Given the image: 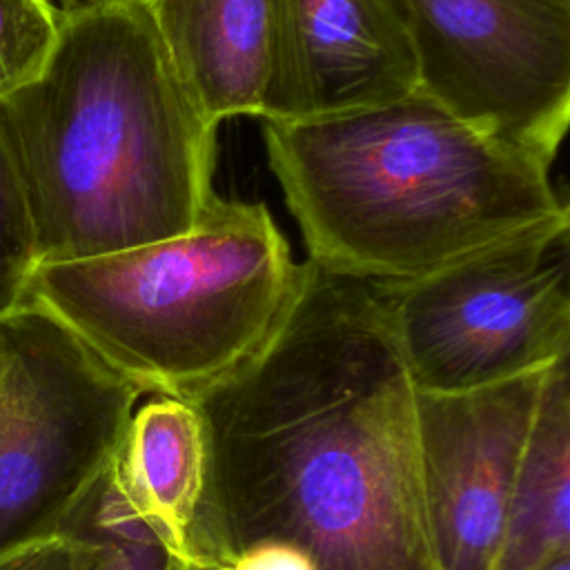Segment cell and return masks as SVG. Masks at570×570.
Returning <instances> with one entry per match:
<instances>
[{
    "mask_svg": "<svg viewBox=\"0 0 570 570\" xmlns=\"http://www.w3.org/2000/svg\"><path fill=\"white\" fill-rule=\"evenodd\" d=\"M198 410L205 568L283 541L316 570H439L419 390L374 281L303 261L272 336Z\"/></svg>",
    "mask_w": 570,
    "mask_h": 570,
    "instance_id": "6da1fadb",
    "label": "cell"
},
{
    "mask_svg": "<svg viewBox=\"0 0 570 570\" xmlns=\"http://www.w3.org/2000/svg\"><path fill=\"white\" fill-rule=\"evenodd\" d=\"M40 263L180 236L216 196V127L138 0L62 11L42 71L0 100Z\"/></svg>",
    "mask_w": 570,
    "mask_h": 570,
    "instance_id": "7a4b0ae2",
    "label": "cell"
},
{
    "mask_svg": "<svg viewBox=\"0 0 570 570\" xmlns=\"http://www.w3.org/2000/svg\"><path fill=\"white\" fill-rule=\"evenodd\" d=\"M267 163L316 265L428 274L568 207L550 167L414 91L352 114L263 120Z\"/></svg>",
    "mask_w": 570,
    "mask_h": 570,
    "instance_id": "3957f363",
    "label": "cell"
},
{
    "mask_svg": "<svg viewBox=\"0 0 570 570\" xmlns=\"http://www.w3.org/2000/svg\"><path fill=\"white\" fill-rule=\"evenodd\" d=\"M298 274L263 203L216 194L180 236L40 263L27 301L145 394L198 405L265 345Z\"/></svg>",
    "mask_w": 570,
    "mask_h": 570,
    "instance_id": "277c9868",
    "label": "cell"
},
{
    "mask_svg": "<svg viewBox=\"0 0 570 570\" xmlns=\"http://www.w3.org/2000/svg\"><path fill=\"white\" fill-rule=\"evenodd\" d=\"M145 396L42 305L0 318V557L62 534Z\"/></svg>",
    "mask_w": 570,
    "mask_h": 570,
    "instance_id": "5b68a950",
    "label": "cell"
},
{
    "mask_svg": "<svg viewBox=\"0 0 570 570\" xmlns=\"http://www.w3.org/2000/svg\"><path fill=\"white\" fill-rule=\"evenodd\" d=\"M568 225H528L428 274L374 281L419 392H465L570 356Z\"/></svg>",
    "mask_w": 570,
    "mask_h": 570,
    "instance_id": "8992f818",
    "label": "cell"
},
{
    "mask_svg": "<svg viewBox=\"0 0 570 570\" xmlns=\"http://www.w3.org/2000/svg\"><path fill=\"white\" fill-rule=\"evenodd\" d=\"M416 91L552 165L570 116V0H401Z\"/></svg>",
    "mask_w": 570,
    "mask_h": 570,
    "instance_id": "52a82bcc",
    "label": "cell"
},
{
    "mask_svg": "<svg viewBox=\"0 0 570 570\" xmlns=\"http://www.w3.org/2000/svg\"><path fill=\"white\" fill-rule=\"evenodd\" d=\"M548 370L465 392H419L425 501L439 570L497 568Z\"/></svg>",
    "mask_w": 570,
    "mask_h": 570,
    "instance_id": "ba28073f",
    "label": "cell"
},
{
    "mask_svg": "<svg viewBox=\"0 0 570 570\" xmlns=\"http://www.w3.org/2000/svg\"><path fill=\"white\" fill-rule=\"evenodd\" d=\"M414 91L401 0H269L263 120H318Z\"/></svg>",
    "mask_w": 570,
    "mask_h": 570,
    "instance_id": "9c48e42d",
    "label": "cell"
},
{
    "mask_svg": "<svg viewBox=\"0 0 570 570\" xmlns=\"http://www.w3.org/2000/svg\"><path fill=\"white\" fill-rule=\"evenodd\" d=\"M205 479L207 443L198 405L147 394L125 428L109 481L125 510L185 570L205 568L198 552Z\"/></svg>",
    "mask_w": 570,
    "mask_h": 570,
    "instance_id": "30bf717a",
    "label": "cell"
},
{
    "mask_svg": "<svg viewBox=\"0 0 570 570\" xmlns=\"http://www.w3.org/2000/svg\"><path fill=\"white\" fill-rule=\"evenodd\" d=\"M178 82L218 129L263 114L269 67V0H138Z\"/></svg>",
    "mask_w": 570,
    "mask_h": 570,
    "instance_id": "8fae6325",
    "label": "cell"
},
{
    "mask_svg": "<svg viewBox=\"0 0 570 570\" xmlns=\"http://www.w3.org/2000/svg\"><path fill=\"white\" fill-rule=\"evenodd\" d=\"M570 554L568 356L552 363L505 519L494 570H543Z\"/></svg>",
    "mask_w": 570,
    "mask_h": 570,
    "instance_id": "7c38bea8",
    "label": "cell"
},
{
    "mask_svg": "<svg viewBox=\"0 0 570 570\" xmlns=\"http://www.w3.org/2000/svg\"><path fill=\"white\" fill-rule=\"evenodd\" d=\"M62 534L76 543L78 570H185L125 510L109 472Z\"/></svg>",
    "mask_w": 570,
    "mask_h": 570,
    "instance_id": "4fadbf2b",
    "label": "cell"
},
{
    "mask_svg": "<svg viewBox=\"0 0 570 570\" xmlns=\"http://www.w3.org/2000/svg\"><path fill=\"white\" fill-rule=\"evenodd\" d=\"M38 265L27 196L0 120V318L27 303Z\"/></svg>",
    "mask_w": 570,
    "mask_h": 570,
    "instance_id": "5bb4252c",
    "label": "cell"
},
{
    "mask_svg": "<svg viewBox=\"0 0 570 570\" xmlns=\"http://www.w3.org/2000/svg\"><path fill=\"white\" fill-rule=\"evenodd\" d=\"M62 11L51 0H0V100L47 65Z\"/></svg>",
    "mask_w": 570,
    "mask_h": 570,
    "instance_id": "9a60e30c",
    "label": "cell"
},
{
    "mask_svg": "<svg viewBox=\"0 0 570 570\" xmlns=\"http://www.w3.org/2000/svg\"><path fill=\"white\" fill-rule=\"evenodd\" d=\"M0 570H78L76 543L60 534L0 557Z\"/></svg>",
    "mask_w": 570,
    "mask_h": 570,
    "instance_id": "2e32d148",
    "label": "cell"
},
{
    "mask_svg": "<svg viewBox=\"0 0 570 570\" xmlns=\"http://www.w3.org/2000/svg\"><path fill=\"white\" fill-rule=\"evenodd\" d=\"M223 568L227 570H316L312 559L292 543L258 541L232 554Z\"/></svg>",
    "mask_w": 570,
    "mask_h": 570,
    "instance_id": "e0dca14e",
    "label": "cell"
},
{
    "mask_svg": "<svg viewBox=\"0 0 570 570\" xmlns=\"http://www.w3.org/2000/svg\"><path fill=\"white\" fill-rule=\"evenodd\" d=\"M60 11H76V9H85V7H94V4H102V2H111V0H51Z\"/></svg>",
    "mask_w": 570,
    "mask_h": 570,
    "instance_id": "ac0fdd59",
    "label": "cell"
},
{
    "mask_svg": "<svg viewBox=\"0 0 570 570\" xmlns=\"http://www.w3.org/2000/svg\"><path fill=\"white\" fill-rule=\"evenodd\" d=\"M543 570H570V554L554 559V561L548 563Z\"/></svg>",
    "mask_w": 570,
    "mask_h": 570,
    "instance_id": "d6986e66",
    "label": "cell"
},
{
    "mask_svg": "<svg viewBox=\"0 0 570 570\" xmlns=\"http://www.w3.org/2000/svg\"><path fill=\"white\" fill-rule=\"evenodd\" d=\"M200 570H227V568H223V566H209V568H200Z\"/></svg>",
    "mask_w": 570,
    "mask_h": 570,
    "instance_id": "ffe728a7",
    "label": "cell"
}]
</instances>
